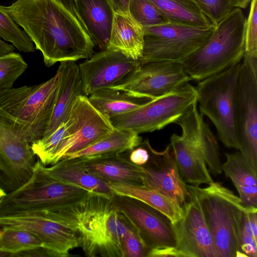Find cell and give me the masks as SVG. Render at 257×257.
I'll list each match as a JSON object with an SVG mask.
<instances>
[{
  "label": "cell",
  "instance_id": "obj_1",
  "mask_svg": "<svg viewBox=\"0 0 257 257\" xmlns=\"http://www.w3.org/2000/svg\"><path fill=\"white\" fill-rule=\"evenodd\" d=\"M4 8L41 51L47 67L93 55L91 37L61 0H17Z\"/></svg>",
  "mask_w": 257,
  "mask_h": 257
},
{
  "label": "cell",
  "instance_id": "obj_2",
  "mask_svg": "<svg viewBox=\"0 0 257 257\" xmlns=\"http://www.w3.org/2000/svg\"><path fill=\"white\" fill-rule=\"evenodd\" d=\"M45 212L77 232L85 256L124 257L122 239L130 224L111 196L91 192L76 204Z\"/></svg>",
  "mask_w": 257,
  "mask_h": 257
},
{
  "label": "cell",
  "instance_id": "obj_3",
  "mask_svg": "<svg viewBox=\"0 0 257 257\" xmlns=\"http://www.w3.org/2000/svg\"><path fill=\"white\" fill-rule=\"evenodd\" d=\"M246 18L234 8L207 40L182 63L192 80L200 81L240 63L245 52Z\"/></svg>",
  "mask_w": 257,
  "mask_h": 257
},
{
  "label": "cell",
  "instance_id": "obj_4",
  "mask_svg": "<svg viewBox=\"0 0 257 257\" xmlns=\"http://www.w3.org/2000/svg\"><path fill=\"white\" fill-rule=\"evenodd\" d=\"M90 192L54 177L38 160L29 180L4 197L0 204V215L58 211L77 203Z\"/></svg>",
  "mask_w": 257,
  "mask_h": 257
},
{
  "label": "cell",
  "instance_id": "obj_5",
  "mask_svg": "<svg viewBox=\"0 0 257 257\" xmlns=\"http://www.w3.org/2000/svg\"><path fill=\"white\" fill-rule=\"evenodd\" d=\"M59 83L58 72L41 84L0 92V107L23 138L31 144L43 137L54 109Z\"/></svg>",
  "mask_w": 257,
  "mask_h": 257
},
{
  "label": "cell",
  "instance_id": "obj_6",
  "mask_svg": "<svg viewBox=\"0 0 257 257\" xmlns=\"http://www.w3.org/2000/svg\"><path fill=\"white\" fill-rule=\"evenodd\" d=\"M193 186L217 257H246L240 250V232L242 214L248 207L220 183L213 181L205 188Z\"/></svg>",
  "mask_w": 257,
  "mask_h": 257
},
{
  "label": "cell",
  "instance_id": "obj_7",
  "mask_svg": "<svg viewBox=\"0 0 257 257\" xmlns=\"http://www.w3.org/2000/svg\"><path fill=\"white\" fill-rule=\"evenodd\" d=\"M240 64L200 81L196 87L200 113L211 121L224 146L237 150L235 114Z\"/></svg>",
  "mask_w": 257,
  "mask_h": 257
},
{
  "label": "cell",
  "instance_id": "obj_8",
  "mask_svg": "<svg viewBox=\"0 0 257 257\" xmlns=\"http://www.w3.org/2000/svg\"><path fill=\"white\" fill-rule=\"evenodd\" d=\"M197 97L196 87L188 82L110 120L114 128L139 135L159 131L175 123Z\"/></svg>",
  "mask_w": 257,
  "mask_h": 257
},
{
  "label": "cell",
  "instance_id": "obj_9",
  "mask_svg": "<svg viewBox=\"0 0 257 257\" xmlns=\"http://www.w3.org/2000/svg\"><path fill=\"white\" fill-rule=\"evenodd\" d=\"M215 26L202 28L168 23L144 28L141 64L157 61L183 63L209 37Z\"/></svg>",
  "mask_w": 257,
  "mask_h": 257
},
{
  "label": "cell",
  "instance_id": "obj_10",
  "mask_svg": "<svg viewBox=\"0 0 257 257\" xmlns=\"http://www.w3.org/2000/svg\"><path fill=\"white\" fill-rule=\"evenodd\" d=\"M235 121L238 150L257 169V57L245 53L238 75Z\"/></svg>",
  "mask_w": 257,
  "mask_h": 257
},
{
  "label": "cell",
  "instance_id": "obj_11",
  "mask_svg": "<svg viewBox=\"0 0 257 257\" xmlns=\"http://www.w3.org/2000/svg\"><path fill=\"white\" fill-rule=\"evenodd\" d=\"M111 198L137 231L149 252L176 247L174 225L165 214L135 198L114 194Z\"/></svg>",
  "mask_w": 257,
  "mask_h": 257
},
{
  "label": "cell",
  "instance_id": "obj_12",
  "mask_svg": "<svg viewBox=\"0 0 257 257\" xmlns=\"http://www.w3.org/2000/svg\"><path fill=\"white\" fill-rule=\"evenodd\" d=\"M191 80L182 63L157 61L141 64L110 88L153 99Z\"/></svg>",
  "mask_w": 257,
  "mask_h": 257
},
{
  "label": "cell",
  "instance_id": "obj_13",
  "mask_svg": "<svg viewBox=\"0 0 257 257\" xmlns=\"http://www.w3.org/2000/svg\"><path fill=\"white\" fill-rule=\"evenodd\" d=\"M13 227L29 231L43 242L48 256L66 257L80 246L77 232L47 215L45 212H18L0 215V228Z\"/></svg>",
  "mask_w": 257,
  "mask_h": 257
},
{
  "label": "cell",
  "instance_id": "obj_14",
  "mask_svg": "<svg viewBox=\"0 0 257 257\" xmlns=\"http://www.w3.org/2000/svg\"><path fill=\"white\" fill-rule=\"evenodd\" d=\"M67 120L72 134L62 142L52 165L66 156L89 147L115 129L110 119L98 110L85 95L77 98Z\"/></svg>",
  "mask_w": 257,
  "mask_h": 257
},
{
  "label": "cell",
  "instance_id": "obj_15",
  "mask_svg": "<svg viewBox=\"0 0 257 257\" xmlns=\"http://www.w3.org/2000/svg\"><path fill=\"white\" fill-rule=\"evenodd\" d=\"M31 144L12 125L0 123V187L14 191L28 181L36 162Z\"/></svg>",
  "mask_w": 257,
  "mask_h": 257
},
{
  "label": "cell",
  "instance_id": "obj_16",
  "mask_svg": "<svg viewBox=\"0 0 257 257\" xmlns=\"http://www.w3.org/2000/svg\"><path fill=\"white\" fill-rule=\"evenodd\" d=\"M190 193L183 206L182 218L175 224V249L178 257H217L210 231L193 185H187Z\"/></svg>",
  "mask_w": 257,
  "mask_h": 257
},
{
  "label": "cell",
  "instance_id": "obj_17",
  "mask_svg": "<svg viewBox=\"0 0 257 257\" xmlns=\"http://www.w3.org/2000/svg\"><path fill=\"white\" fill-rule=\"evenodd\" d=\"M141 64L139 60L110 48L93 54L78 65L84 95L115 85Z\"/></svg>",
  "mask_w": 257,
  "mask_h": 257
},
{
  "label": "cell",
  "instance_id": "obj_18",
  "mask_svg": "<svg viewBox=\"0 0 257 257\" xmlns=\"http://www.w3.org/2000/svg\"><path fill=\"white\" fill-rule=\"evenodd\" d=\"M150 154L148 162L141 166L143 185L165 195L183 208L190 193L180 174L170 145L161 152L151 146Z\"/></svg>",
  "mask_w": 257,
  "mask_h": 257
},
{
  "label": "cell",
  "instance_id": "obj_19",
  "mask_svg": "<svg viewBox=\"0 0 257 257\" xmlns=\"http://www.w3.org/2000/svg\"><path fill=\"white\" fill-rule=\"evenodd\" d=\"M197 106L196 100L175 123L181 128L180 136L202 156L210 171L219 175L222 170L218 145Z\"/></svg>",
  "mask_w": 257,
  "mask_h": 257
},
{
  "label": "cell",
  "instance_id": "obj_20",
  "mask_svg": "<svg viewBox=\"0 0 257 257\" xmlns=\"http://www.w3.org/2000/svg\"><path fill=\"white\" fill-rule=\"evenodd\" d=\"M57 72L59 83L55 105L42 139L50 135L67 121L77 98L84 95L79 66L75 61L61 62Z\"/></svg>",
  "mask_w": 257,
  "mask_h": 257
},
{
  "label": "cell",
  "instance_id": "obj_21",
  "mask_svg": "<svg viewBox=\"0 0 257 257\" xmlns=\"http://www.w3.org/2000/svg\"><path fill=\"white\" fill-rule=\"evenodd\" d=\"M123 154L79 158L88 172L108 183L143 185L141 167L132 163Z\"/></svg>",
  "mask_w": 257,
  "mask_h": 257
},
{
  "label": "cell",
  "instance_id": "obj_22",
  "mask_svg": "<svg viewBox=\"0 0 257 257\" xmlns=\"http://www.w3.org/2000/svg\"><path fill=\"white\" fill-rule=\"evenodd\" d=\"M78 18L94 44L107 48L114 12L109 0H75Z\"/></svg>",
  "mask_w": 257,
  "mask_h": 257
},
{
  "label": "cell",
  "instance_id": "obj_23",
  "mask_svg": "<svg viewBox=\"0 0 257 257\" xmlns=\"http://www.w3.org/2000/svg\"><path fill=\"white\" fill-rule=\"evenodd\" d=\"M144 27L130 14L115 13L107 48L119 51L135 60L142 56Z\"/></svg>",
  "mask_w": 257,
  "mask_h": 257
},
{
  "label": "cell",
  "instance_id": "obj_24",
  "mask_svg": "<svg viewBox=\"0 0 257 257\" xmlns=\"http://www.w3.org/2000/svg\"><path fill=\"white\" fill-rule=\"evenodd\" d=\"M225 155L226 160L221 167L225 176L232 181L243 205L257 208V169L240 151Z\"/></svg>",
  "mask_w": 257,
  "mask_h": 257
},
{
  "label": "cell",
  "instance_id": "obj_25",
  "mask_svg": "<svg viewBox=\"0 0 257 257\" xmlns=\"http://www.w3.org/2000/svg\"><path fill=\"white\" fill-rule=\"evenodd\" d=\"M170 145L180 174L186 183L199 186L213 182L202 156L180 136L173 134Z\"/></svg>",
  "mask_w": 257,
  "mask_h": 257
},
{
  "label": "cell",
  "instance_id": "obj_26",
  "mask_svg": "<svg viewBox=\"0 0 257 257\" xmlns=\"http://www.w3.org/2000/svg\"><path fill=\"white\" fill-rule=\"evenodd\" d=\"M46 170L54 177L81 187L91 192L111 196L108 182L88 172L79 158L63 159Z\"/></svg>",
  "mask_w": 257,
  "mask_h": 257
},
{
  "label": "cell",
  "instance_id": "obj_27",
  "mask_svg": "<svg viewBox=\"0 0 257 257\" xmlns=\"http://www.w3.org/2000/svg\"><path fill=\"white\" fill-rule=\"evenodd\" d=\"M113 194L136 199L150 205L169 218L173 224L182 217L183 209L159 192L144 185L108 183Z\"/></svg>",
  "mask_w": 257,
  "mask_h": 257
},
{
  "label": "cell",
  "instance_id": "obj_28",
  "mask_svg": "<svg viewBox=\"0 0 257 257\" xmlns=\"http://www.w3.org/2000/svg\"><path fill=\"white\" fill-rule=\"evenodd\" d=\"M88 97L91 104L109 119L135 109L151 100L111 88L98 90Z\"/></svg>",
  "mask_w": 257,
  "mask_h": 257
},
{
  "label": "cell",
  "instance_id": "obj_29",
  "mask_svg": "<svg viewBox=\"0 0 257 257\" xmlns=\"http://www.w3.org/2000/svg\"><path fill=\"white\" fill-rule=\"evenodd\" d=\"M142 142V138L139 134L115 128L111 133L95 143L80 151L68 155L64 159L124 153L133 150Z\"/></svg>",
  "mask_w": 257,
  "mask_h": 257
},
{
  "label": "cell",
  "instance_id": "obj_30",
  "mask_svg": "<svg viewBox=\"0 0 257 257\" xmlns=\"http://www.w3.org/2000/svg\"><path fill=\"white\" fill-rule=\"evenodd\" d=\"M171 23L207 28L215 26L193 0H149Z\"/></svg>",
  "mask_w": 257,
  "mask_h": 257
},
{
  "label": "cell",
  "instance_id": "obj_31",
  "mask_svg": "<svg viewBox=\"0 0 257 257\" xmlns=\"http://www.w3.org/2000/svg\"><path fill=\"white\" fill-rule=\"evenodd\" d=\"M43 247V242L34 233L20 228H0V250L16 256L28 250Z\"/></svg>",
  "mask_w": 257,
  "mask_h": 257
},
{
  "label": "cell",
  "instance_id": "obj_32",
  "mask_svg": "<svg viewBox=\"0 0 257 257\" xmlns=\"http://www.w3.org/2000/svg\"><path fill=\"white\" fill-rule=\"evenodd\" d=\"M0 37L13 45L20 51L34 52V44L24 30L15 22L11 16L0 5Z\"/></svg>",
  "mask_w": 257,
  "mask_h": 257
},
{
  "label": "cell",
  "instance_id": "obj_33",
  "mask_svg": "<svg viewBox=\"0 0 257 257\" xmlns=\"http://www.w3.org/2000/svg\"><path fill=\"white\" fill-rule=\"evenodd\" d=\"M240 245L246 257H257V208L247 207L243 212Z\"/></svg>",
  "mask_w": 257,
  "mask_h": 257
},
{
  "label": "cell",
  "instance_id": "obj_34",
  "mask_svg": "<svg viewBox=\"0 0 257 257\" xmlns=\"http://www.w3.org/2000/svg\"><path fill=\"white\" fill-rule=\"evenodd\" d=\"M28 67L22 56L12 52L0 56V92L10 89Z\"/></svg>",
  "mask_w": 257,
  "mask_h": 257
},
{
  "label": "cell",
  "instance_id": "obj_35",
  "mask_svg": "<svg viewBox=\"0 0 257 257\" xmlns=\"http://www.w3.org/2000/svg\"><path fill=\"white\" fill-rule=\"evenodd\" d=\"M129 13L144 28L169 23L149 0H130Z\"/></svg>",
  "mask_w": 257,
  "mask_h": 257
},
{
  "label": "cell",
  "instance_id": "obj_36",
  "mask_svg": "<svg viewBox=\"0 0 257 257\" xmlns=\"http://www.w3.org/2000/svg\"><path fill=\"white\" fill-rule=\"evenodd\" d=\"M193 1L215 26L234 8L230 0H193Z\"/></svg>",
  "mask_w": 257,
  "mask_h": 257
},
{
  "label": "cell",
  "instance_id": "obj_37",
  "mask_svg": "<svg viewBox=\"0 0 257 257\" xmlns=\"http://www.w3.org/2000/svg\"><path fill=\"white\" fill-rule=\"evenodd\" d=\"M245 52L257 57V0H251L245 27Z\"/></svg>",
  "mask_w": 257,
  "mask_h": 257
},
{
  "label": "cell",
  "instance_id": "obj_38",
  "mask_svg": "<svg viewBox=\"0 0 257 257\" xmlns=\"http://www.w3.org/2000/svg\"><path fill=\"white\" fill-rule=\"evenodd\" d=\"M122 248L124 257L147 256L149 253L148 249L131 224L123 237Z\"/></svg>",
  "mask_w": 257,
  "mask_h": 257
},
{
  "label": "cell",
  "instance_id": "obj_39",
  "mask_svg": "<svg viewBox=\"0 0 257 257\" xmlns=\"http://www.w3.org/2000/svg\"><path fill=\"white\" fill-rule=\"evenodd\" d=\"M150 146L148 139L142 142L138 147L130 152L129 160L139 166L146 164L150 158Z\"/></svg>",
  "mask_w": 257,
  "mask_h": 257
},
{
  "label": "cell",
  "instance_id": "obj_40",
  "mask_svg": "<svg viewBox=\"0 0 257 257\" xmlns=\"http://www.w3.org/2000/svg\"><path fill=\"white\" fill-rule=\"evenodd\" d=\"M115 13H129L130 0H109Z\"/></svg>",
  "mask_w": 257,
  "mask_h": 257
},
{
  "label": "cell",
  "instance_id": "obj_41",
  "mask_svg": "<svg viewBox=\"0 0 257 257\" xmlns=\"http://www.w3.org/2000/svg\"><path fill=\"white\" fill-rule=\"evenodd\" d=\"M15 49L14 45L3 41L0 38V56L13 52Z\"/></svg>",
  "mask_w": 257,
  "mask_h": 257
},
{
  "label": "cell",
  "instance_id": "obj_42",
  "mask_svg": "<svg viewBox=\"0 0 257 257\" xmlns=\"http://www.w3.org/2000/svg\"><path fill=\"white\" fill-rule=\"evenodd\" d=\"M234 8L245 9L251 0H230Z\"/></svg>",
  "mask_w": 257,
  "mask_h": 257
},
{
  "label": "cell",
  "instance_id": "obj_43",
  "mask_svg": "<svg viewBox=\"0 0 257 257\" xmlns=\"http://www.w3.org/2000/svg\"><path fill=\"white\" fill-rule=\"evenodd\" d=\"M11 256V255L8 253H7L5 252H3L2 251V250H0V257H2V256Z\"/></svg>",
  "mask_w": 257,
  "mask_h": 257
},
{
  "label": "cell",
  "instance_id": "obj_44",
  "mask_svg": "<svg viewBox=\"0 0 257 257\" xmlns=\"http://www.w3.org/2000/svg\"><path fill=\"white\" fill-rule=\"evenodd\" d=\"M6 195H4V194H1L0 193V204L1 203H2L4 197L6 196Z\"/></svg>",
  "mask_w": 257,
  "mask_h": 257
},
{
  "label": "cell",
  "instance_id": "obj_45",
  "mask_svg": "<svg viewBox=\"0 0 257 257\" xmlns=\"http://www.w3.org/2000/svg\"><path fill=\"white\" fill-rule=\"evenodd\" d=\"M0 193L4 195H6L7 193L0 187Z\"/></svg>",
  "mask_w": 257,
  "mask_h": 257
}]
</instances>
